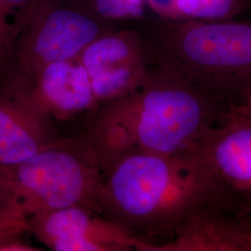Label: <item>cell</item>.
Returning a JSON list of instances; mask_svg holds the SVG:
<instances>
[{"instance_id": "6da1fadb", "label": "cell", "mask_w": 251, "mask_h": 251, "mask_svg": "<svg viewBox=\"0 0 251 251\" xmlns=\"http://www.w3.org/2000/svg\"><path fill=\"white\" fill-rule=\"evenodd\" d=\"M90 111L81 143L102 174L130 153L201 149L229 112L179 73L156 64L133 91Z\"/></svg>"}, {"instance_id": "7a4b0ae2", "label": "cell", "mask_w": 251, "mask_h": 251, "mask_svg": "<svg viewBox=\"0 0 251 251\" xmlns=\"http://www.w3.org/2000/svg\"><path fill=\"white\" fill-rule=\"evenodd\" d=\"M232 191L203 148L170 155L134 152L103 174L96 210L152 242L171 236L189 216Z\"/></svg>"}, {"instance_id": "3957f363", "label": "cell", "mask_w": 251, "mask_h": 251, "mask_svg": "<svg viewBox=\"0 0 251 251\" xmlns=\"http://www.w3.org/2000/svg\"><path fill=\"white\" fill-rule=\"evenodd\" d=\"M139 29L150 64L179 73L224 107L251 90V20H169L153 15Z\"/></svg>"}, {"instance_id": "277c9868", "label": "cell", "mask_w": 251, "mask_h": 251, "mask_svg": "<svg viewBox=\"0 0 251 251\" xmlns=\"http://www.w3.org/2000/svg\"><path fill=\"white\" fill-rule=\"evenodd\" d=\"M102 181L98 162L81 141L62 139L25 160L0 165V207L25 224L67 206L96 209Z\"/></svg>"}, {"instance_id": "5b68a950", "label": "cell", "mask_w": 251, "mask_h": 251, "mask_svg": "<svg viewBox=\"0 0 251 251\" xmlns=\"http://www.w3.org/2000/svg\"><path fill=\"white\" fill-rule=\"evenodd\" d=\"M116 28L79 5L41 0L19 36L6 79L25 88L46 65L76 59L94 39Z\"/></svg>"}, {"instance_id": "8992f818", "label": "cell", "mask_w": 251, "mask_h": 251, "mask_svg": "<svg viewBox=\"0 0 251 251\" xmlns=\"http://www.w3.org/2000/svg\"><path fill=\"white\" fill-rule=\"evenodd\" d=\"M136 251H251L247 198L232 191L189 216L170 241H141Z\"/></svg>"}, {"instance_id": "52a82bcc", "label": "cell", "mask_w": 251, "mask_h": 251, "mask_svg": "<svg viewBox=\"0 0 251 251\" xmlns=\"http://www.w3.org/2000/svg\"><path fill=\"white\" fill-rule=\"evenodd\" d=\"M89 75L97 104L138 88L150 68L139 29H113L98 36L77 57Z\"/></svg>"}, {"instance_id": "ba28073f", "label": "cell", "mask_w": 251, "mask_h": 251, "mask_svg": "<svg viewBox=\"0 0 251 251\" xmlns=\"http://www.w3.org/2000/svg\"><path fill=\"white\" fill-rule=\"evenodd\" d=\"M26 224L27 232L54 251H136L143 241L93 207L81 205L38 213Z\"/></svg>"}, {"instance_id": "9c48e42d", "label": "cell", "mask_w": 251, "mask_h": 251, "mask_svg": "<svg viewBox=\"0 0 251 251\" xmlns=\"http://www.w3.org/2000/svg\"><path fill=\"white\" fill-rule=\"evenodd\" d=\"M53 119L9 80L0 84V165L17 164L59 143Z\"/></svg>"}, {"instance_id": "30bf717a", "label": "cell", "mask_w": 251, "mask_h": 251, "mask_svg": "<svg viewBox=\"0 0 251 251\" xmlns=\"http://www.w3.org/2000/svg\"><path fill=\"white\" fill-rule=\"evenodd\" d=\"M22 89L53 120H67L97 105L89 75L77 58L46 65Z\"/></svg>"}, {"instance_id": "8fae6325", "label": "cell", "mask_w": 251, "mask_h": 251, "mask_svg": "<svg viewBox=\"0 0 251 251\" xmlns=\"http://www.w3.org/2000/svg\"><path fill=\"white\" fill-rule=\"evenodd\" d=\"M203 149L226 184L251 198V121L229 111Z\"/></svg>"}, {"instance_id": "7c38bea8", "label": "cell", "mask_w": 251, "mask_h": 251, "mask_svg": "<svg viewBox=\"0 0 251 251\" xmlns=\"http://www.w3.org/2000/svg\"><path fill=\"white\" fill-rule=\"evenodd\" d=\"M41 0H0V84L9 75L19 36Z\"/></svg>"}, {"instance_id": "4fadbf2b", "label": "cell", "mask_w": 251, "mask_h": 251, "mask_svg": "<svg viewBox=\"0 0 251 251\" xmlns=\"http://www.w3.org/2000/svg\"><path fill=\"white\" fill-rule=\"evenodd\" d=\"M251 8V0H175V20L236 19Z\"/></svg>"}, {"instance_id": "5bb4252c", "label": "cell", "mask_w": 251, "mask_h": 251, "mask_svg": "<svg viewBox=\"0 0 251 251\" xmlns=\"http://www.w3.org/2000/svg\"><path fill=\"white\" fill-rule=\"evenodd\" d=\"M82 7L111 23L142 21L147 8L145 0H83Z\"/></svg>"}, {"instance_id": "9a60e30c", "label": "cell", "mask_w": 251, "mask_h": 251, "mask_svg": "<svg viewBox=\"0 0 251 251\" xmlns=\"http://www.w3.org/2000/svg\"><path fill=\"white\" fill-rule=\"evenodd\" d=\"M26 233V225L0 214V251H41L22 242V235Z\"/></svg>"}, {"instance_id": "2e32d148", "label": "cell", "mask_w": 251, "mask_h": 251, "mask_svg": "<svg viewBox=\"0 0 251 251\" xmlns=\"http://www.w3.org/2000/svg\"><path fill=\"white\" fill-rule=\"evenodd\" d=\"M146 7L151 9L155 16L175 20V0H145Z\"/></svg>"}, {"instance_id": "e0dca14e", "label": "cell", "mask_w": 251, "mask_h": 251, "mask_svg": "<svg viewBox=\"0 0 251 251\" xmlns=\"http://www.w3.org/2000/svg\"><path fill=\"white\" fill-rule=\"evenodd\" d=\"M230 111L251 121V90L239 105L230 109Z\"/></svg>"}, {"instance_id": "ac0fdd59", "label": "cell", "mask_w": 251, "mask_h": 251, "mask_svg": "<svg viewBox=\"0 0 251 251\" xmlns=\"http://www.w3.org/2000/svg\"><path fill=\"white\" fill-rule=\"evenodd\" d=\"M0 214H1V215L6 216V217H8V218L11 219V220H13V221H16V220H14L13 218H11V217H10V216H9V214H8V213L3 209V208H1V207H0ZM16 222H18V223H22V222H19V221H16ZM22 224H25V223H22Z\"/></svg>"}, {"instance_id": "d6986e66", "label": "cell", "mask_w": 251, "mask_h": 251, "mask_svg": "<svg viewBox=\"0 0 251 251\" xmlns=\"http://www.w3.org/2000/svg\"><path fill=\"white\" fill-rule=\"evenodd\" d=\"M64 1H67L69 3L75 4V5H79V6H82V2H83V0H64Z\"/></svg>"}, {"instance_id": "ffe728a7", "label": "cell", "mask_w": 251, "mask_h": 251, "mask_svg": "<svg viewBox=\"0 0 251 251\" xmlns=\"http://www.w3.org/2000/svg\"><path fill=\"white\" fill-rule=\"evenodd\" d=\"M247 200H248V205H249V211H250V216H251V198H247Z\"/></svg>"}]
</instances>
